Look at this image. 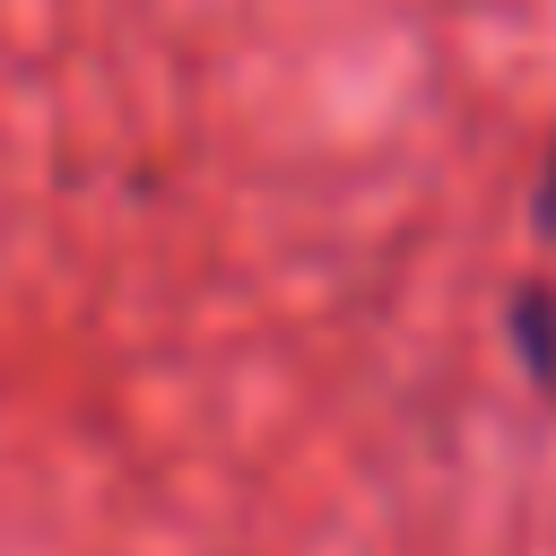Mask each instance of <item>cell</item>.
<instances>
[{
  "label": "cell",
  "instance_id": "1",
  "mask_svg": "<svg viewBox=\"0 0 556 556\" xmlns=\"http://www.w3.org/2000/svg\"><path fill=\"white\" fill-rule=\"evenodd\" d=\"M504 330H513V356H521L530 391H539V400H556V278H530V287H513V304H504Z\"/></svg>",
  "mask_w": 556,
  "mask_h": 556
},
{
  "label": "cell",
  "instance_id": "2",
  "mask_svg": "<svg viewBox=\"0 0 556 556\" xmlns=\"http://www.w3.org/2000/svg\"><path fill=\"white\" fill-rule=\"evenodd\" d=\"M530 226L556 243V148L539 156V174H530Z\"/></svg>",
  "mask_w": 556,
  "mask_h": 556
}]
</instances>
